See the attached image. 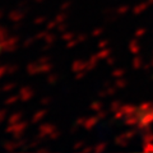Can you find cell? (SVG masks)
Segmentation results:
<instances>
[{
  "label": "cell",
  "mask_w": 153,
  "mask_h": 153,
  "mask_svg": "<svg viewBox=\"0 0 153 153\" xmlns=\"http://www.w3.org/2000/svg\"><path fill=\"white\" fill-rule=\"evenodd\" d=\"M30 123L28 121H19L17 124H8V126L5 129V133L14 134V133H25V130L28 128Z\"/></svg>",
  "instance_id": "6da1fadb"
},
{
  "label": "cell",
  "mask_w": 153,
  "mask_h": 153,
  "mask_svg": "<svg viewBox=\"0 0 153 153\" xmlns=\"http://www.w3.org/2000/svg\"><path fill=\"white\" fill-rule=\"evenodd\" d=\"M27 12H28V8H26V9H22V8H19V9H16V10H12L10 13L8 14V18L10 19L12 22H21L23 18L26 17V14H27Z\"/></svg>",
  "instance_id": "7a4b0ae2"
},
{
  "label": "cell",
  "mask_w": 153,
  "mask_h": 153,
  "mask_svg": "<svg viewBox=\"0 0 153 153\" xmlns=\"http://www.w3.org/2000/svg\"><path fill=\"white\" fill-rule=\"evenodd\" d=\"M55 129H56V126L54 125V124L44 123V124H41V125L38 126V135L42 137V138H46V137H49L50 134L55 130Z\"/></svg>",
  "instance_id": "3957f363"
},
{
  "label": "cell",
  "mask_w": 153,
  "mask_h": 153,
  "mask_svg": "<svg viewBox=\"0 0 153 153\" xmlns=\"http://www.w3.org/2000/svg\"><path fill=\"white\" fill-rule=\"evenodd\" d=\"M19 98H21V101L23 102H28L33 97V94H35V92H33V89L31 87H28V85H25V87H22L21 89H19Z\"/></svg>",
  "instance_id": "277c9868"
},
{
  "label": "cell",
  "mask_w": 153,
  "mask_h": 153,
  "mask_svg": "<svg viewBox=\"0 0 153 153\" xmlns=\"http://www.w3.org/2000/svg\"><path fill=\"white\" fill-rule=\"evenodd\" d=\"M71 70H73L74 73L87 70V63H84L83 60H75V61H73V64H71Z\"/></svg>",
  "instance_id": "5b68a950"
},
{
  "label": "cell",
  "mask_w": 153,
  "mask_h": 153,
  "mask_svg": "<svg viewBox=\"0 0 153 153\" xmlns=\"http://www.w3.org/2000/svg\"><path fill=\"white\" fill-rule=\"evenodd\" d=\"M27 73L30 75L40 74V64H38V61H33V63H30L27 65Z\"/></svg>",
  "instance_id": "8992f818"
},
{
  "label": "cell",
  "mask_w": 153,
  "mask_h": 153,
  "mask_svg": "<svg viewBox=\"0 0 153 153\" xmlns=\"http://www.w3.org/2000/svg\"><path fill=\"white\" fill-rule=\"evenodd\" d=\"M46 110L45 108H42V110H38V111L35 112V115L32 116V124H38V123H41V120L46 116Z\"/></svg>",
  "instance_id": "52a82bcc"
},
{
  "label": "cell",
  "mask_w": 153,
  "mask_h": 153,
  "mask_svg": "<svg viewBox=\"0 0 153 153\" xmlns=\"http://www.w3.org/2000/svg\"><path fill=\"white\" fill-rule=\"evenodd\" d=\"M3 148L5 151H8V152H14V151L19 149V146H18L17 140H8V142H5L3 144Z\"/></svg>",
  "instance_id": "ba28073f"
},
{
  "label": "cell",
  "mask_w": 153,
  "mask_h": 153,
  "mask_svg": "<svg viewBox=\"0 0 153 153\" xmlns=\"http://www.w3.org/2000/svg\"><path fill=\"white\" fill-rule=\"evenodd\" d=\"M22 116H23V112L22 111H17V112H13L10 116L8 117V124H17L22 120Z\"/></svg>",
  "instance_id": "9c48e42d"
},
{
  "label": "cell",
  "mask_w": 153,
  "mask_h": 153,
  "mask_svg": "<svg viewBox=\"0 0 153 153\" xmlns=\"http://www.w3.org/2000/svg\"><path fill=\"white\" fill-rule=\"evenodd\" d=\"M96 124H97V119L96 117H88L87 120H85V123H84V129H87V130H91Z\"/></svg>",
  "instance_id": "30bf717a"
},
{
  "label": "cell",
  "mask_w": 153,
  "mask_h": 153,
  "mask_svg": "<svg viewBox=\"0 0 153 153\" xmlns=\"http://www.w3.org/2000/svg\"><path fill=\"white\" fill-rule=\"evenodd\" d=\"M54 68V65H52L50 61L49 63H45V64H40V73H50Z\"/></svg>",
  "instance_id": "8fae6325"
},
{
  "label": "cell",
  "mask_w": 153,
  "mask_h": 153,
  "mask_svg": "<svg viewBox=\"0 0 153 153\" xmlns=\"http://www.w3.org/2000/svg\"><path fill=\"white\" fill-rule=\"evenodd\" d=\"M18 100H21L19 98V94L18 96H9V97L5 100V101H4V103L7 105V106H10V105H14L16 102H18Z\"/></svg>",
  "instance_id": "7c38bea8"
},
{
  "label": "cell",
  "mask_w": 153,
  "mask_h": 153,
  "mask_svg": "<svg viewBox=\"0 0 153 153\" xmlns=\"http://www.w3.org/2000/svg\"><path fill=\"white\" fill-rule=\"evenodd\" d=\"M57 80H59V75L56 73H51V74L47 75V78H46V82L49 84H55Z\"/></svg>",
  "instance_id": "4fadbf2b"
},
{
  "label": "cell",
  "mask_w": 153,
  "mask_h": 153,
  "mask_svg": "<svg viewBox=\"0 0 153 153\" xmlns=\"http://www.w3.org/2000/svg\"><path fill=\"white\" fill-rule=\"evenodd\" d=\"M16 88V83L14 82H8L1 87V92H12Z\"/></svg>",
  "instance_id": "5bb4252c"
},
{
  "label": "cell",
  "mask_w": 153,
  "mask_h": 153,
  "mask_svg": "<svg viewBox=\"0 0 153 153\" xmlns=\"http://www.w3.org/2000/svg\"><path fill=\"white\" fill-rule=\"evenodd\" d=\"M66 12H61L60 10V13H57L56 14V17H55V21L57 22V25H59V23H63V22H65L66 21Z\"/></svg>",
  "instance_id": "9a60e30c"
},
{
  "label": "cell",
  "mask_w": 153,
  "mask_h": 153,
  "mask_svg": "<svg viewBox=\"0 0 153 153\" xmlns=\"http://www.w3.org/2000/svg\"><path fill=\"white\" fill-rule=\"evenodd\" d=\"M74 36H75V35H74V32L66 31V32H64L63 35H61V40L65 41V42H68V41H70V40H73Z\"/></svg>",
  "instance_id": "2e32d148"
},
{
  "label": "cell",
  "mask_w": 153,
  "mask_h": 153,
  "mask_svg": "<svg viewBox=\"0 0 153 153\" xmlns=\"http://www.w3.org/2000/svg\"><path fill=\"white\" fill-rule=\"evenodd\" d=\"M44 41H45V44H50V45H52V44H54V42L56 41V37H55L54 33H51V32L49 31V33H47L46 37L44 38Z\"/></svg>",
  "instance_id": "e0dca14e"
},
{
  "label": "cell",
  "mask_w": 153,
  "mask_h": 153,
  "mask_svg": "<svg viewBox=\"0 0 153 153\" xmlns=\"http://www.w3.org/2000/svg\"><path fill=\"white\" fill-rule=\"evenodd\" d=\"M8 37H9V31L5 27L0 26V40H7Z\"/></svg>",
  "instance_id": "ac0fdd59"
},
{
  "label": "cell",
  "mask_w": 153,
  "mask_h": 153,
  "mask_svg": "<svg viewBox=\"0 0 153 153\" xmlns=\"http://www.w3.org/2000/svg\"><path fill=\"white\" fill-rule=\"evenodd\" d=\"M96 63H97V57H96V56H92V57H91V59L88 60V63H87V70L93 69L94 66H96Z\"/></svg>",
  "instance_id": "d6986e66"
},
{
  "label": "cell",
  "mask_w": 153,
  "mask_h": 153,
  "mask_svg": "<svg viewBox=\"0 0 153 153\" xmlns=\"http://www.w3.org/2000/svg\"><path fill=\"white\" fill-rule=\"evenodd\" d=\"M70 7H71V0H66V1H64L60 5V10L61 12H68Z\"/></svg>",
  "instance_id": "ffe728a7"
},
{
  "label": "cell",
  "mask_w": 153,
  "mask_h": 153,
  "mask_svg": "<svg viewBox=\"0 0 153 153\" xmlns=\"http://www.w3.org/2000/svg\"><path fill=\"white\" fill-rule=\"evenodd\" d=\"M35 41H37V40H36V37H28L27 40L23 42V47H26V49H27V47H30L31 45L35 44Z\"/></svg>",
  "instance_id": "44dd1931"
},
{
  "label": "cell",
  "mask_w": 153,
  "mask_h": 153,
  "mask_svg": "<svg viewBox=\"0 0 153 153\" xmlns=\"http://www.w3.org/2000/svg\"><path fill=\"white\" fill-rule=\"evenodd\" d=\"M16 71H18V65L17 64H10L8 65V75H13Z\"/></svg>",
  "instance_id": "7402d4cb"
},
{
  "label": "cell",
  "mask_w": 153,
  "mask_h": 153,
  "mask_svg": "<svg viewBox=\"0 0 153 153\" xmlns=\"http://www.w3.org/2000/svg\"><path fill=\"white\" fill-rule=\"evenodd\" d=\"M56 30L59 31L60 33H64V32H66V30H68V25H66L65 22L59 23V25H57V27H56Z\"/></svg>",
  "instance_id": "603a6c76"
},
{
  "label": "cell",
  "mask_w": 153,
  "mask_h": 153,
  "mask_svg": "<svg viewBox=\"0 0 153 153\" xmlns=\"http://www.w3.org/2000/svg\"><path fill=\"white\" fill-rule=\"evenodd\" d=\"M49 33V30H45V31H41V32H38L37 35L35 36L36 37V40L37 41H40V40H44V38L46 37V35Z\"/></svg>",
  "instance_id": "cb8c5ba5"
},
{
  "label": "cell",
  "mask_w": 153,
  "mask_h": 153,
  "mask_svg": "<svg viewBox=\"0 0 153 153\" xmlns=\"http://www.w3.org/2000/svg\"><path fill=\"white\" fill-rule=\"evenodd\" d=\"M56 27H57V22L55 21V19H52V21L47 22V25H46V30L51 31V30H54V28H56Z\"/></svg>",
  "instance_id": "d4e9b609"
},
{
  "label": "cell",
  "mask_w": 153,
  "mask_h": 153,
  "mask_svg": "<svg viewBox=\"0 0 153 153\" xmlns=\"http://www.w3.org/2000/svg\"><path fill=\"white\" fill-rule=\"evenodd\" d=\"M76 44H79L78 38H73V40H70V41L66 42V47H68V49H73V47L76 46Z\"/></svg>",
  "instance_id": "484cf974"
},
{
  "label": "cell",
  "mask_w": 153,
  "mask_h": 153,
  "mask_svg": "<svg viewBox=\"0 0 153 153\" xmlns=\"http://www.w3.org/2000/svg\"><path fill=\"white\" fill-rule=\"evenodd\" d=\"M60 135H61V133H60L59 130H57V129H55V130L52 131V133L50 134V135H49V138H50L51 140H56V139H57V138H59Z\"/></svg>",
  "instance_id": "4316f807"
},
{
  "label": "cell",
  "mask_w": 153,
  "mask_h": 153,
  "mask_svg": "<svg viewBox=\"0 0 153 153\" xmlns=\"http://www.w3.org/2000/svg\"><path fill=\"white\" fill-rule=\"evenodd\" d=\"M83 147H84V142L83 140H78V142H75V144L73 146V149L74 151H82Z\"/></svg>",
  "instance_id": "83f0119b"
},
{
  "label": "cell",
  "mask_w": 153,
  "mask_h": 153,
  "mask_svg": "<svg viewBox=\"0 0 153 153\" xmlns=\"http://www.w3.org/2000/svg\"><path fill=\"white\" fill-rule=\"evenodd\" d=\"M51 103V97H42L40 100V105L41 106H47V105Z\"/></svg>",
  "instance_id": "f1b7e54d"
},
{
  "label": "cell",
  "mask_w": 153,
  "mask_h": 153,
  "mask_svg": "<svg viewBox=\"0 0 153 153\" xmlns=\"http://www.w3.org/2000/svg\"><path fill=\"white\" fill-rule=\"evenodd\" d=\"M46 22V17H44V16H41V17H37L36 19H35V25L36 26H38V25H44V23Z\"/></svg>",
  "instance_id": "f546056e"
},
{
  "label": "cell",
  "mask_w": 153,
  "mask_h": 153,
  "mask_svg": "<svg viewBox=\"0 0 153 153\" xmlns=\"http://www.w3.org/2000/svg\"><path fill=\"white\" fill-rule=\"evenodd\" d=\"M8 74V65H0V78Z\"/></svg>",
  "instance_id": "4dcf8cb0"
},
{
  "label": "cell",
  "mask_w": 153,
  "mask_h": 153,
  "mask_svg": "<svg viewBox=\"0 0 153 153\" xmlns=\"http://www.w3.org/2000/svg\"><path fill=\"white\" fill-rule=\"evenodd\" d=\"M7 114H8V111H7V110H4V108H1V110H0V124H1L4 120H5V117H7Z\"/></svg>",
  "instance_id": "1f68e13d"
},
{
  "label": "cell",
  "mask_w": 153,
  "mask_h": 153,
  "mask_svg": "<svg viewBox=\"0 0 153 153\" xmlns=\"http://www.w3.org/2000/svg\"><path fill=\"white\" fill-rule=\"evenodd\" d=\"M38 64H45V63H49L50 61V56H41L40 59L37 60Z\"/></svg>",
  "instance_id": "d6a6232c"
},
{
  "label": "cell",
  "mask_w": 153,
  "mask_h": 153,
  "mask_svg": "<svg viewBox=\"0 0 153 153\" xmlns=\"http://www.w3.org/2000/svg\"><path fill=\"white\" fill-rule=\"evenodd\" d=\"M84 75H85V70L78 71V73H75V79H76V80H80V79L84 78Z\"/></svg>",
  "instance_id": "836d02e7"
},
{
  "label": "cell",
  "mask_w": 153,
  "mask_h": 153,
  "mask_svg": "<svg viewBox=\"0 0 153 153\" xmlns=\"http://www.w3.org/2000/svg\"><path fill=\"white\" fill-rule=\"evenodd\" d=\"M36 151L38 153H47V152H50V148L49 147H38V148H36Z\"/></svg>",
  "instance_id": "e575fe53"
},
{
  "label": "cell",
  "mask_w": 153,
  "mask_h": 153,
  "mask_svg": "<svg viewBox=\"0 0 153 153\" xmlns=\"http://www.w3.org/2000/svg\"><path fill=\"white\" fill-rule=\"evenodd\" d=\"M85 120H87V119H85V117H78V119H76V120H75V124H76V125H78V126H82V125H84Z\"/></svg>",
  "instance_id": "d590c367"
},
{
  "label": "cell",
  "mask_w": 153,
  "mask_h": 153,
  "mask_svg": "<svg viewBox=\"0 0 153 153\" xmlns=\"http://www.w3.org/2000/svg\"><path fill=\"white\" fill-rule=\"evenodd\" d=\"M100 107H101V103L100 102H92V105H91V108L94 110V111H97Z\"/></svg>",
  "instance_id": "8d00e7d4"
},
{
  "label": "cell",
  "mask_w": 153,
  "mask_h": 153,
  "mask_svg": "<svg viewBox=\"0 0 153 153\" xmlns=\"http://www.w3.org/2000/svg\"><path fill=\"white\" fill-rule=\"evenodd\" d=\"M76 38H78V41H79V42H84L85 40H87V36H85L84 33H79V35L76 36Z\"/></svg>",
  "instance_id": "74e56055"
},
{
  "label": "cell",
  "mask_w": 153,
  "mask_h": 153,
  "mask_svg": "<svg viewBox=\"0 0 153 153\" xmlns=\"http://www.w3.org/2000/svg\"><path fill=\"white\" fill-rule=\"evenodd\" d=\"M103 149H105V144H103V143H100L98 146L94 147V151H96V152H101V151H103Z\"/></svg>",
  "instance_id": "f35d334b"
},
{
  "label": "cell",
  "mask_w": 153,
  "mask_h": 153,
  "mask_svg": "<svg viewBox=\"0 0 153 153\" xmlns=\"http://www.w3.org/2000/svg\"><path fill=\"white\" fill-rule=\"evenodd\" d=\"M78 129H79V126L76 125V124H74V125H73V126H71V128L69 129V131H70L71 134H75L76 131H78Z\"/></svg>",
  "instance_id": "ab89813d"
},
{
  "label": "cell",
  "mask_w": 153,
  "mask_h": 153,
  "mask_svg": "<svg viewBox=\"0 0 153 153\" xmlns=\"http://www.w3.org/2000/svg\"><path fill=\"white\" fill-rule=\"evenodd\" d=\"M23 26V23L22 22H16V25L13 26V31H16V30H19V28H22Z\"/></svg>",
  "instance_id": "60d3db41"
},
{
  "label": "cell",
  "mask_w": 153,
  "mask_h": 153,
  "mask_svg": "<svg viewBox=\"0 0 153 153\" xmlns=\"http://www.w3.org/2000/svg\"><path fill=\"white\" fill-rule=\"evenodd\" d=\"M93 149H94L93 147H83L82 148V152L83 153H87V152H91V151H93Z\"/></svg>",
  "instance_id": "b9f144b4"
},
{
  "label": "cell",
  "mask_w": 153,
  "mask_h": 153,
  "mask_svg": "<svg viewBox=\"0 0 153 153\" xmlns=\"http://www.w3.org/2000/svg\"><path fill=\"white\" fill-rule=\"evenodd\" d=\"M102 31L101 30H100V28H97V30H94L93 32H92V36H98L100 35V33H101Z\"/></svg>",
  "instance_id": "7bdbcfd3"
},
{
  "label": "cell",
  "mask_w": 153,
  "mask_h": 153,
  "mask_svg": "<svg viewBox=\"0 0 153 153\" xmlns=\"http://www.w3.org/2000/svg\"><path fill=\"white\" fill-rule=\"evenodd\" d=\"M51 49V45L50 44H46L44 47H42V51H47V50H50Z\"/></svg>",
  "instance_id": "ee69618b"
},
{
  "label": "cell",
  "mask_w": 153,
  "mask_h": 153,
  "mask_svg": "<svg viewBox=\"0 0 153 153\" xmlns=\"http://www.w3.org/2000/svg\"><path fill=\"white\" fill-rule=\"evenodd\" d=\"M107 52L106 51H102V52H100V57H102V56H106Z\"/></svg>",
  "instance_id": "f6af8a7d"
},
{
  "label": "cell",
  "mask_w": 153,
  "mask_h": 153,
  "mask_svg": "<svg viewBox=\"0 0 153 153\" xmlns=\"http://www.w3.org/2000/svg\"><path fill=\"white\" fill-rule=\"evenodd\" d=\"M4 17V10H3V9H0V19H1Z\"/></svg>",
  "instance_id": "bcb514c9"
},
{
  "label": "cell",
  "mask_w": 153,
  "mask_h": 153,
  "mask_svg": "<svg viewBox=\"0 0 153 153\" xmlns=\"http://www.w3.org/2000/svg\"><path fill=\"white\" fill-rule=\"evenodd\" d=\"M45 0H35V3H37V4H40V3H44Z\"/></svg>",
  "instance_id": "7dc6e473"
},
{
  "label": "cell",
  "mask_w": 153,
  "mask_h": 153,
  "mask_svg": "<svg viewBox=\"0 0 153 153\" xmlns=\"http://www.w3.org/2000/svg\"><path fill=\"white\" fill-rule=\"evenodd\" d=\"M98 116H100V117H103V116H105V114H103V112H100V114H98Z\"/></svg>",
  "instance_id": "c3c4849f"
},
{
  "label": "cell",
  "mask_w": 153,
  "mask_h": 153,
  "mask_svg": "<svg viewBox=\"0 0 153 153\" xmlns=\"http://www.w3.org/2000/svg\"><path fill=\"white\" fill-rule=\"evenodd\" d=\"M1 51H4V50L1 49V46H0V54H1Z\"/></svg>",
  "instance_id": "681fc988"
}]
</instances>
